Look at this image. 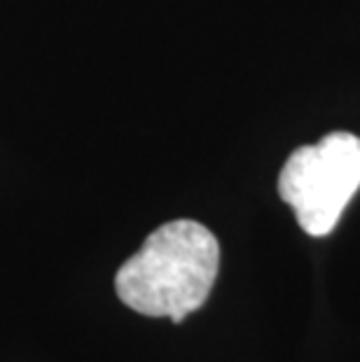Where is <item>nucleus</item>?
<instances>
[{"label": "nucleus", "mask_w": 360, "mask_h": 362, "mask_svg": "<svg viewBox=\"0 0 360 362\" xmlns=\"http://www.w3.org/2000/svg\"><path fill=\"white\" fill-rule=\"evenodd\" d=\"M220 245L194 220L157 227L115 276L117 297L136 313L182 322L202 309L218 279Z\"/></svg>", "instance_id": "f257e3e1"}, {"label": "nucleus", "mask_w": 360, "mask_h": 362, "mask_svg": "<svg viewBox=\"0 0 360 362\" xmlns=\"http://www.w3.org/2000/svg\"><path fill=\"white\" fill-rule=\"evenodd\" d=\"M360 189V138L335 131L297 148L281 168L279 194L309 236H327Z\"/></svg>", "instance_id": "f03ea898"}]
</instances>
